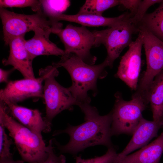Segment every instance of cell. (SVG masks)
<instances>
[{"instance_id": "obj_1", "label": "cell", "mask_w": 163, "mask_h": 163, "mask_svg": "<svg viewBox=\"0 0 163 163\" xmlns=\"http://www.w3.org/2000/svg\"><path fill=\"white\" fill-rule=\"evenodd\" d=\"M79 106L85 115V122L76 126L69 125L65 129L54 133V136L66 133L70 137L69 142L64 145L55 142L58 149L62 152L75 155L96 145H103L108 148L113 146L111 139V112L101 116L97 108L89 104L82 103Z\"/></svg>"}, {"instance_id": "obj_2", "label": "cell", "mask_w": 163, "mask_h": 163, "mask_svg": "<svg viewBox=\"0 0 163 163\" xmlns=\"http://www.w3.org/2000/svg\"><path fill=\"white\" fill-rule=\"evenodd\" d=\"M52 65L57 68L63 67L69 74L72 84L68 88L79 103V106L82 103H90L91 100L88 94V91L92 90L96 94L97 80L105 76V69L109 66L105 59L99 64L91 65L72 53H65L59 62Z\"/></svg>"}, {"instance_id": "obj_3", "label": "cell", "mask_w": 163, "mask_h": 163, "mask_svg": "<svg viewBox=\"0 0 163 163\" xmlns=\"http://www.w3.org/2000/svg\"><path fill=\"white\" fill-rule=\"evenodd\" d=\"M0 121L9 132L22 160L29 163H39L48 158L47 147L40 136L17 121L7 106L0 101Z\"/></svg>"}, {"instance_id": "obj_4", "label": "cell", "mask_w": 163, "mask_h": 163, "mask_svg": "<svg viewBox=\"0 0 163 163\" xmlns=\"http://www.w3.org/2000/svg\"><path fill=\"white\" fill-rule=\"evenodd\" d=\"M0 17L3 29V40L8 45L10 41L18 37L24 36L30 31L40 29L51 30L53 33L56 30L62 28V24L51 20L42 10L32 14L16 13L5 8H0Z\"/></svg>"}, {"instance_id": "obj_5", "label": "cell", "mask_w": 163, "mask_h": 163, "mask_svg": "<svg viewBox=\"0 0 163 163\" xmlns=\"http://www.w3.org/2000/svg\"><path fill=\"white\" fill-rule=\"evenodd\" d=\"M57 68L49 66L39 70V75L43 77L44 84L43 95L46 105V116L45 119L51 125L53 118L66 110H72L75 105L79 103L73 97L69 88L61 85L55 79L59 72Z\"/></svg>"}, {"instance_id": "obj_6", "label": "cell", "mask_w": 163, "mask_h": 163, "mask_svg": "<svg viewBox=\"0 0 163 163\" xmlns=\"http://www.w3.org/2000/svg\"><path fill=\"white\" fill-rule=\"evenodd\" d=\"M115 101L112 113V136L122 134L132 135L141 119L142 112L149 103L142 95L134 93L129 101L124 100L121 94L115 95Z\"/></svg>"}, {"instance_id": "obj_7", "label": "cell", "mask_w": 163, "mask_h": 163, "mask_svg": "<svg viewBox=\"0 0 163 163\" xmlns=\"http://www.w3.org/2000/svg\"><path fill=\"white\" fill-rule=\"evenodd\" d=\"M130 13L126 12L125 17L113 27L93 31L95 37V46L101 44L105 46L107 53L105 59L110 68L123 50L132 42L133 34L138 32L137 27L130 21Z\"/></svg>"}, {"instance_id": "obj_8", "label": "cell", "mask_w": 163, "mask_h": 163, "mask_svg": "<svg viewBox=\"0 0 163 163\" xmlns=\"http://www.w3.org/2000/svg\"><path fill=\"white\" fill-rule=\"evenodd\" d=\"M63 43L65 53L75 54L87 64L93 65L97 59L91 54L90 50L95 46V37L85 26L67 25L64 28L58 30L55 34Z\"/></svg>"}, {"instance_id": "obj_9", "label": "cell", "mask_w": 163, "mask_h": 163, "mask_svg": "<svg viewBox=\"0 0 163 163\" xmlns=\"http://www.w3.org/2000/svg\"><path fill=\"white\" fill-rule=\"evenodd\" d=\"M137 28L142 36L147 66L135 92L147 96L155 78L163 70V42L144 28Z\"/></svg>"}, {"instance_id": "obj_10", "label": "cell", "mask_w": 163, "mask_h": 163, "mask_svg": "<svg viewBox=\"0 0 163 163\" xmlns=\"http://www.w3.org/2000/svg\"><path fill=\"white\" fill-rule=\"evenodd\" d=\"M136 40L129 46V49L122 57L115 76L123 82L133 90L138 85L141 70L143 37L139 32Z\"/></svg>"}, {"instance_id": "obj_11", "label": "cell", "mask_w": 163, "mask_h": 163, "mask_svg": "<svg viewBox=\"0 0 163 163\" xmlns=\"http://www.w3.org/2000/svg\"><path fill=\"white\" fill-rule=\"evenodd\" d=\"M25 78L10 81L0 91V101L16 104L31 97L43 98V78Z\"/></svg>"}, {"instance_id": "obj_12", "label": "cell", "mask_w": 163, "mask_h": 163, "mask_svg": "<svg viewBox=\"0 0 163 163\" xmlns=\"http://www.w3.org/2000/svg\"><path fill=\"white\" fill-rule=\"evenodd\" d=\"M24 36L18 37L11 40L8 45L9 54L6 59L2 60L4 66L11 65L18 71L24 78L34 79L35 77L32 66L34 59L26 49Z\"/></svg>"}, {"instance_id": "obj_13", "label": "cell", "mask_w": 163, "mask_h": 163, "mask_svg": "<svg viewBox=\"0 0 163 163\" xmlns=\"http://www.w3.org/2000/svg\"><path fill=\"white\" fill-rule=\"evenodd\" d=\"M4 102L13 117L36 134L42 136V132L48 133L51 130V125L43 118L38 110L29 109L8 102Z\"/></svg>"}, {"instance_id": "obj_14", "label": "cell", "mask_w": 163, "mask_h": 163, "mask_svg": "<svg viewBox=\"0 0 163 163\" xmlns=\"http://www.w3.org/2000/svg\"><path fill=\"white\" fill-rule=\"evenodd\" d=\"M163 126V121H150L142 117L133 132L131 140L123 151L118 154V156L128 155L146 145L152 139L157 136L158 130Z\"/></svg>"}, {"instance_id": "obj_15", "label": "cell", "mask_w": 163, "mask_h": 163, "mask_svg": "<svg viewBox=\"0 0 163 163\" xmlns=\"http://www.w3.org/2000/svg\"><path fill=\"white\" fill-rule=\"evenodd\" d=\"M34 36L30 39L25 40V46L34 59L41 55L62 56L64 50L59 48L49 39L51 30L40 29L35 31Z\"/></svg>"}, {"instance_id": "obj_16", "label": "cell", "mask_w": 163, "mask_h": 163, "mask_svg": "<svg viewBox=\"0 0 163 163\" xmlns=\"http://www.w3.org/2000/svg\"><path fill=\"white\" fill-rule=\"evenodd\" d=\"M163 153V131L155 140L130 154L117 157L113 163H160Z\"/></svg>"}, {"instance_id": "obj_17", "label": "cell", "mask_w": 163, "mask_h": 163, "mask_svg": "<svg viewBox=\"0 0 163 163\" xmlns=\"http://www.w3.org/2000/svg\"><path fill=\"white\" fill-rule=\"evenodd\" d=\"M126 13V12L118 17L113 18L90 14L77 13L75 14L70 15L61 13L54 15L50 19L56 22L60 21L74 22L85 27L107 26L110 27L122 20Z\"/></svg>"}, {"instance_id": "obj_18", "label": "cell", "mask_w": 163, "mask_h": 163, "mask_svg": "<svg viewBox=\"0 0 163 163\" xmlns=\"http://www.w3.org/2000/svg\"><path fill=\"white\" fill-rule=\"evenodd\" d=\"M147 98L153 120L163 121V70L153 80L148 92Z\"/></svg>"}, {"instance_id": "obj_19", "label": "cell", "mask_w": 163, "mask_h": 163, "mask_svg": "<svg viewBox=\"0 0 163 163\" xmlns=\"http://www.w3.org/2000/svg\"><path fill=\"white\" fill-rule=\"evenodd\" d=\"M153 12L146 13L137 25L150 32L163 42V0Z\"/></svg>"}, {"instance_id": "obj_20", "label": "cell", "mask_w": 163, "mask_h": 163, "mask_svg": "<svg viewBox=\"0 0 163 163\" xmlns=\"http://www.w3.org/2000/svg\"><path fill=\"white\" fill-rule=\"evenodd\" d=\"M120 5V0H87L78 13L102 16L106 10Z\"/></svg>"}, {"instance_id": "obj_21", "label": "cell", "mask_w": 163, "mask_h": 163, "mask_svg": "<svg viewBox=\"0 0 163 163\" xmlns=\"http://www.w3.org/2000/svg\"><path fill=\"white\" fill-rule=\"evenodd\" d=\"M42 9L43 13L50 19L54 15L63 13L70 5L68 0H40Z\"/></svg>"}, {"instance_id": "obj_22", "label": "cell", "mask_w": 163, "mask_h": 163, "mask_svg": "<svg viewBox=\"0 0 163 163\" xmlns=\"http://www.w3.org/2000/svg\"><path fill=\"white\" fill-rule=\"evenodd\" d=\"M30 7L32 10L37 12L42 10L40 0H0V8Z\"/></svg>"}, {"instance_id": "obj_23", "label": "cell", "mask_w": 163, "mask_h": 163, "mask_svg": "<svg viewBox=\"0 0 163 163\" xmlns=\"http://www.w3.org/2000/svg\"><path fill=\"white\" fill-rule=\"evenodd\" d=\"M108 149L107 152L100 156L86 159L82 158L80 156H76L75 163H113L118 153L113 146Z\"/></svg>"}, {"instance_id": "obj_24", "label": "cell", "mask_w": 163, "mask_h": 163, "mask_svg": "<svg viewBox=\"0 0 163 163\" xmlns=\"http://www.w3.org/2000/svg\"><path fill=\"white\" fill-rule=\"evenodd\" d=\"M5 128L0 121V158L13 157L12 154L10 152V147L13 142L6 133Z\"/></svg>"}, {"instance_id": "obj_25", "label": "cell", "mask_w": 163, "mask_h": 163, "mask_svg": "<svg viewBox=\"0 0 163 163\" xmlns=\"http://www.w3.org/2000/svg\"><path fill=\"white\" fill-rule=\"evenodd\" d=\"M162 0H141L134 14L130 17L131 22L136 27L142 19L149 8L156 3H160Z\"/></svg>"}, {"instance_id": "obj_26", "label": "cell", "mask_w": 163, "mask_h": 163, "mask_svg": "<svg viewBox=\"0 0 163 163\" xmlns=\"http://www.w3.org/2000/svg\"><path fill=\"white\" fill-rule=\"evenodd\" d=\"M53 141V139H50L47 146L48 153L47 159L43 162L35 163H66V158L64 155H61L57 156L54 152Z\"/></svg>"}, {"instance_id": "obj_27", "label": "cell", "mask_w": 163, "mask_h": 163, "mask_svg": "<svg viewBox=\"0 0 163 163\" xmlns=\"http://www.w3.org/2000/svg\"><path fill=\"white\" fill-rule=\"evenodd\" d=\"M141 1L140 0H120V5L130 11L132 17L136 13Z\"/></svg>"}, {"instance_id": "obj_28", "label": "cell", "mask_w": 163, "mask_h": 163, "mask_svg": "<svg viewBox=\"0 0 163 163\" xmlns=\"http://www.w3.org/2000/svg\"><path fill=\"white\" fill-rule=\"evenodd\" d=\"M15 69L13 68L9 70H5L0 68V83L5 82L7 83L9 82L8 81V78L9 75Z\"/></svg>"}, {"instance_id": "obj_29", "label": "cell", "mask_w": 163, "mask_h": 163, "mask_svg": "<svg viewBox=\"0 0 163 163\" xmlns=\"http://www.w3.org/2000/svg\"><path fill=\"white\" fill-rule=\"evenodd\" d=\"M23 160H14L13 157L4 158H0V163H24Z\"/></svg>"}, {"instance_id": "obj_30", "label": "cell", "mask_w": 163, "mask_h": 163, "mask_svg": "<svg viewBox=\"0 0 163 163\" xmlns=\"http://www.w3.org/2000/svg\"><path fill=\"white\" fill-rule=\"evenodd\" d=\"M162 128H163V126Z\"/></svg>"}]
</instances>
